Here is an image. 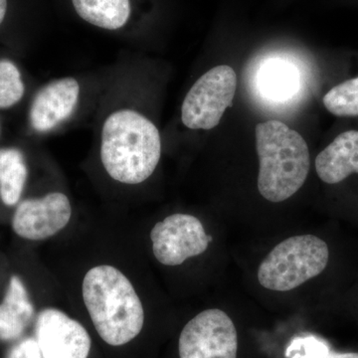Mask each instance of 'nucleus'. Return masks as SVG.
<instances>
[{
    "label": "nucleus",
    "instance_id": "f257e3e1",
    "mask_svg": "<svg viewBox=\"0 0 358 358\" xmlns=\"http://www.w3.org/2000/svg\"><path fill=\"white\" fill-rule=\"evenodd\" d=\"M82 296L92 324L107 345H128L143 331V303L119 268L110 265L90 268L82 284Z\"/></svg>",
    "mask_w": 358,
    "mask_h": 358
},
{
    "label": "nucleus",
    "instance_id": "f03ea898",
    "mask_svg": "<svg viewBox=\"0 0 358 358\" xmlns=\"http://www.w3.org/2000/svg\"><path fill=\"white\" fill-rule=\"evenodd\" d=\"M100 155L106 173L115 181L129 185L145 182L162 157L159 129L136 110H115L103 122Z\"/></svg>",
    "mask_w": 358,
    "mask_h": 358
},
{
    "label": "nucleus",
    "instance_id": "7ed1b4c3",
    "mask_svg": "<svg viewBox=\"0 0 358 358\" xmlns=\"http://www.w3.org/2000/svg\"><path fill=\"white\" fill-rule=\"evenodd\" d=\"M255 134L259 192L268 201H285L301 189L308 178L307 143L298 131L274 120L257 124Z\"/></svg>",
    "mask_w": 358,
    "mask_h": 358
},
{
    "label": "nucleus",
    "instance_id": "20e7f679",
    "mask_svg": "<svg viewBox=\"0 0 358 358\" xmlns=\"http://www.w3.org/2000/svg\"><path fill=\"white\" fill-rule=\"evenodd\" d=\"M329 259V247L320 238L313 235L288 238L259 266L258 281L271 291H291L322 274Z\"/></svg>",
    "mask_w": 358,
    "mask_h": 358
},
{
    "label": "nucleus",
    "instance_id": "39448f33",
    "mask_svg": "<svg viewBox=\"0 0 358 358\" xmlns=\"http://www.w3.org/2000/svg\"><path fill=\"white\" fill-rule=\"evenodd\" d=\"M236 89L237 75L230 66L219 65L207 71L185 96L181 107L183 124L205 131L217 127L232 105Z\"/></svg>",
    "mask_w": 358,
    "mask_h": 358
},
{
    "label": "nucleus",
    "instance_id": "423d86ee",
    "mask_svg": "<svg viewBox=\"0 0 358 358\" xmlns=\"http://www.w3.org/2000/svg\"><path fill=\"white\" fill-rule=\"evenodd\" d=\"M178 352L179 358H237L236 327L223 310H205L183 327Z\"/></svg>",
    "mask_w": 358,
    "mask_h": 358
},
{
    "label": "nucleus",
    "instance_id": "0eeeda50",
    "mask_svg": "<svg viewBox=\"0 0 358 358\" xmlns=\"http://www.w3.org/2000/svg\"><path fill=\"white\" fill-rule=\"evenodd\" d=\"M150 240L155 259L162 265L174 267L203 254L212 237L206 234L199 218L178 213L155 224Z\"/></svg>",
    "mask_w": 358,
    "mask_h": 358
},
{
    "label": "nucleus",
    "instance_id": "6e6552de",
    "mask_svg": "<svg viewBox=\"0 0 358 358\" xmlns=\"http://www.w3.org/2000/svg\"><path fill=\"white\" fill-rule=\"evenodd\" d=\"M35 339L43 358H89L91 353V336L83 324L58 308L39 313Z\"/></svg>",
    "mask_w": 358,
    "mask_h": 358
},
{
    "label": "nucleus",
    "instance_id": "1a4fd4ad",
    "mask_svg": "<svg viewBox=\"0 0 358 358\" xmlns=\"http://www.w3.org/2000/svg\"><path fill=\"white\" fill-rule=\"evenodd\" d=\"M71 216L72 206L67 195L51 192L41 199L21 202L14 212L13 229L23 239L40 241L64 229Z\"/></svg>",
    "mask_w": 358,
    "mask_h": 358
},
{
    "label": "nucleus",
    "instance_id": "9d476101",
    "mask_svg": "<svg viewBox=\"0 0 358 358\" xmlns=\"http://www.w3.org/2000/svg\"><path fill=\"white\" fill-rule=\"evenodd\" d=\"M80 99V85L74 78H63L43 87L30 108L32 128L47 133L69 119Z\"/></svg>",
    "mask_w": 358,
    "mask_h": 358
},
{
    "label": "nucleus",
    "instance_id": "9b49d317",
    "mask_svg": "<svg viewBox=\"0 0 358 358\" xmlns=\"http://www.w3.org/2000/svg\"><path fill=\"white\" fill-rule=\"evenodd\" d=\"M317 176L327 185H336L358 174V131H348L336 138L315 159Z\"/></svg>",
    "mask_w": 358,
    "mask_h": 358
},
{
    "label": "nucleus",
    "instance_id": "f8f14e48",
    "mask_svg": "<svg viewBox=\"0 0 358 358\" xmlns=\"http://www.w3.org/2000/svg\"><path fill=\"white\" fill-rule=\"evenodd\" d=\"M33 317L34 307L27 289L18 275H13L0 303V341H13L20 338Z\"/></svg>",
    "mask_w": 358,
    "mask_h": 358
},
{
    "label": "nucleus",
    "instance_id": "ddd939ff",
    "mask_svg": "<svg viewBox=\"0 0 358 358\" xmlns=\"http://www.w3.org/2000/svg\"><path fill=\"white\" fill-rule=\"evenodd\" d=\"M78 15L96 27L117 30L131 16L129 0H72Z\"/></svg>",
    "mask_w": 358,
    "mask_h": 358
},
{
    "label": "nucleus",
    "instance_id": "4468645a",
    "mask_svg": "<svg viewBox=\"0 0 358 358\" xmlns=\"http://www.w3.org/2000/svg\"><path fill=\"white\" fill-rule=\"evenodd\" d=\"M258 83L266 98L282 102L296 93L300 78L293 64L275 59L263 66L259 73Z\"/></svg>",
    "mask_w": 358,
    "mask_h": 358
},
{
    "label": "nucleus",
    "instance_id": "2eb2a0df",
    "mask_svg": "<svg viewBox=\"0 0 358 358\" xmlns=\"http://www.w3.org/2000/svg\"><path fill=\"white\" fill-rule=\"evenodd\" d=\"M28 169L24 157L16 148L0 150V199L7 206H13L20 201Z\"/></svg>",
    "mask_w": 358,
    "mask_h": 358
},
{
    "label": "nucleus",
    "instance_id": "dca6fc26",
    "mask_svg": "<svg viewBox=\"0 0 358 358\" xmlns=\"http://www.w3.org/2000/svg\"><path fill=\"white\" fill-rule=\"evenodd\" d=\"M324 107L336 117H357L358 77L336 85L324 95Z\"/></svg>",
    "mask_w": 358,
    "mask_h": 358
},
{
    "label": "nucleus",
    "instance_id": "f3484780",
    "mask_svg": "<svg viewBox=\"0 0 358 358\" xmlns=\"http://www.w3.org/2000/svg\"><path fill=\"white\" fill-rule=\"evenodd\" d=\"M24 92L17 66L7 59L0 60V109H7L20 102Z\"/></svg>",
    "mask_w": 358,
    "mask_h": 358
},
{
    "label": "nucleus",
    "instance_id": "a211bd4d",
    "mask_svg": "<svg viewBox=\"0 0 358 358\" xmlns=\"http://www.w3.org/2000/svg\"><path fill=\"white\" fill-rule=\"evenodd\" d=\"M326 341L313 336L294 338L286 350L288 358H327L331 353Z\"/></svg>",
    "mask_w": 358,
    "mask_h": 358
},
{
    "label": "nucleus",
    "instance_id": "6ab92c4d",
    "mask_svg": "<svg viewBox=\"0 0 358 358\" xmlns=\"http://www.w3.org/2000/svg\"><path fill=\"white\" fill-rule=\"evenodd\" d=\"M6 358H43L35 338H26L16 343Z\"/></svg>",
    "mask_w": 358,
    "mask_h": 358
},
{
    "label": "nucleus",
    "instance_id": "aec40b11",
    "mask_svg": "<svg viewBox=\"0 0 358 358\" xmlns=\"http://www.w3.org/2000/svg\"><path fill=\"white\" fill-rule=\"evenodd\" d=\"M327 358H358V352H333Z\"/></svg>",
    "mask_w": 358,
    "mask_h": 358
},
{
    "label": "nucleus",
    "instance_id": "412c9836",
    "mask_svg": "<svg viewBox=\"0 0 358 358\" xmlns=\"http://www.w3.org/2000/svg\"><path fill=\"white\" fill-rule=\"evenodd\" d=\"M7 10V0H0V24L6 17Z\"/></svg>",
    "mask_w": 358,
    "mask_h": 358
}]
</instances>
